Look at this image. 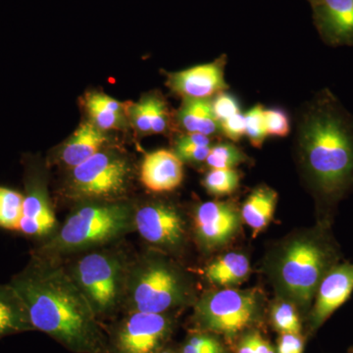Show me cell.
I'll return each instance as SVG.
<instances>
[{"instance_id": "6da1fadb", "label": "cell", "mask_w": 353, "mask_h": 353, "mask_svg": "<svg viewBox=\"0 0 353 353\" xmlns=\"http://www.w3.org/2000/svg\"><path fill=\"white\" fill-rule=\"evenodd\" d=\"M34 331L43 332L75 353H109L108 338L75 281L43 260H32L11 281Z\"/></svg>"}, {"instance_id": "7a4b0ae2", "label": "cell", "mask_w": 353, "mask_h": 353, "mask_svg": "<svg viewBox=\"0 0 353 353\" xmlns=\"http://www.w3.org/2000/svg\"><path fill=\"white\" fill-rule=\"evenodd\" d=\"M301 154L316 189L329 199L353 185V117L330 94L323 92L301 126Z\"/></svg>"}, {"instance_id": "3957f363", "label": "cell", "mask_w": 353, "mask_h": 353, "mask_svg": "<svg viewBox=\"0 0 353 353\" xmlns=\"http://www.w3.org/2000/svg\"><path fill=\"white\" fill-rule=\"evenodd\" d=\"M132 220L131 209L124 203L83 206L67 218L59 233L41 253L72 252L101 245L125 233Z\"/></svg>"}, {"instance_id": "277c9868", "label": "cell", "mask_w": 353, "mask_h": 353, "mask_svg": "<svg viewBox=\"0 0 353 353\" xmlns=\"http://www.w3.org/2000/svg\"><path fill=\"white\" fill-rule=\"evenodd\" d=\"M336 263V253L322 236H307L288 245L279 264V280L292 301L308 307L320 283Z\"/></svg>"}, {"instance_id": "5b68a950", "label": "cell", "mask_w": 353, "mask_h": 353, "mask_svg": "<svg viewBox=\"0 0 353 353\" xmlns=\"http://www.w3.org/2000/svg\"><path fill=\"white\" fill-rule=\"evenodd\" d=\"M189 288L168 262L148 259L134 268L128 282L130 312L165 314L187 301Z\"/></svg>"}, {"instance_id": "8992f818", "label": "cell", "mask_w": 353, "mask_h": 353, "mask_svg": "<svg viewBox=\"0 0 353 353\" xmlns=\"http://www.w3.org/2000/svg\"><path fill=\"white\" fill-rule=\"evenodd\" d=\"M260 314L256 292L227 288L202 297L196 303L194 321L201 332L224 336L232 343L254 326Z\"/></svg>"}, {"instance_id": "52a82bcc", "label": "cell", "mask_w": 353, "mask_h": 353, "mask_svg": "<svg viewBox=\"0 0 353 353\" xmlns=\"http://www.w3.org/2000/svg\"><path fill=\"white\" fill-rule=\"evenodd\" d=\"M119 260L108 253H90L79 260L72 278L87 297L97 318L117 307L122 292Z\"/></svg>"}, {"instance_id": "ba28073f", "label": "cell", "mask_w": 353, "mask_h": 353, "mask_svg": "<svg viewBox=\"0 0 353 353\" xmlns=\"http://www.w3.org/2000/svg\"><path fill=\"white\" fill-rule=\"evenodd\" d=\"M129 174L123 158L101 152L73 168L70 187L79 196L110 199L125 192Z\"/></svg>"}, {"instance_id": "9c48e42d", "label": "cell", "mask_w": 353, "mask_h": 353, "mask_svg": "<svg viewBox=\"0 0 353 353\" xmlns=\"http://www.w3.org/2000/svg\"><path fill=\"white\" fill-rule=\"evenodd\" d=\"M173 324L165 314L130 312L114 329L108 340L109 353L161 352L170 339Z\"/></svg>"}, {"instance_id": "30bf717a", "label": "cell", "mask_w": 353, "mask_h": 353, "mask_svg": "<svg viewBox=\"0 0 353 353\" xmlns=\"http://www.w3.org/2000/svg\"><path fill=\"white\" fill-rule=\"evenodd\" d=\"M241 217L231 202H203L196 208L194 218L199 243L208 250L222 248L238 233Z\"/></svg>"}, {"instance_id": "8fae6325", "label": "cell", "mask_w": 353, "mask_h": 353, "mask_svg": "<svg viewBox=\"0 0 353 353\" xmlns=\"http://www.w3.org/2000/svg\"><path fill=\"white\" fill-rule=\"evenodd\" d=\"M134 226L148 243L161 248H174L185 239V222L172 206L154 203L137 211Z\"/></svg>"}, {"instance_id": "7c38bea8", "label": "cell", "mask_w": 353, "mask_h": 353, "mask_svg": "<svg viewBox=\"0 0 353 353\" xmlns=\"http://www.w3.org/2000/svg\"><path fill=\"white\" fill-rule=\"evenodd\" d=\"M225 65L226 57L223 55L211 63L172 73L168 77V85L185 99H210L228 88L224 78Z\"/></svg>"}, {"instance_id": "4fadbf2b", "label": "cell", "mask_w": 353, "mask_h": 353, "mask_svg": "<svg viewBox=\"0 0 353 353\" xmlns=\"http://www.w3.org/2000/svg\"><path fill=\"white\" fill-rule=\"evenodd\" d=\"M315 27L332 46H353V0H310Z\"/></svg>"}, {"instance_id": "5bb4252c", "label": "cell", "mask_w": 353, "mask_h": 353, "mask_svg": "<svg viewBox=\"0 0 353 353\" xmlns=\"http://www.w3.org/2000/svg\"><path fill=\"white\" fill-rule=\"evenodd\" d=\"M353 292V263L334 265L323 278L310 315L311 331L320 328Z\"/></svg>"}, {"instance_id": "9a60e30c", "label": "cell", "mask_w": 353, "mask_h": 353, "mask_svg": "<svg viewBox=\"0 0 353 353\" xmlns=\"http://www.w3.org/2000/svg\"><path fill=\"white\" fill-rule=\"evenodd\" d=\"M183 162L175 152L159 150L148 153L141 168V181L153 192H169L180 187Z\"/></svg>"}, {"instance_id": "2e32d148", "label": "cell", "mask_w": 353, "mask_h": 353, "mask_svg": "<svg viewBox=\"0 0 353 353\" xmlns=\"http://www.w3.org/2000/svg\"><path fill=\"white\" fill-rule=\"evenodd\" d=\"M57 225V218L51 208L48 194L36 179L30 178L24 194L23 214L18 231L31 238L46 236Z\"/></svg>"}, {"instance_id": "e0dca14e", "label": "cell", "mask_w": 353, "mask_h": 353, "mask_svg": "<svg viewBox=\"0 0 353 353\" xmlns=\"http://www.w3.org/2000/svg\"><path fill=\"white\" fill-rule=\"evenodd\" d=\"M106 141L105 134L94 123H83L65 143L61 152L62 161L70 168H75L101 152Z\"/></svg>"}, {"instance_id": "ac0fdd59", "label": "cell", "mask_w": 353, "mask_h": 353, "mask_svg": "<svg viewBox=\"0 0 353 353\" xmlns=\"http://www.w3.org/2000/svg\"><path fill=\"white\" fill-rule=\"evenodd\" d=\"M34 331L22 299L10 284L0 285V340Z\"/></svg>"}, {"instance_id": "d6986e66", "label": "cell", "mask_w": 353, "mask_h": 353, "mask_svg": "<svg viewBox=\"0 0 353 353\" xmlns=\"http://www.w3.org/2000/svg\"><path fill=\"white\" fill-rule=\"evenodd\" d=\"M128 115L138 131L143 134H163L169 124L166 103L155 95H150L127 108Z\"/></svg>"}, {"instance_id": "ffe728a7", "label": "cell", "mask_w": 353, "mask_h": 353, "mask_svg": "<svg viewBox=\"0 0 353 353\" xmlns=\"http://www.w3.org/2000/svg\"><path fill=\"white\" fill-rule=\"evenodd\" d=\"M178 117L188 134L210 137L221 132L211 99H185Z\"/></svg>"}, {"instance_id": "44dd1931", "label": "cell", "mask_w": 353, "mask_h": 353, "mask_svg": "<svg viewBox=\"0 0 353 353\" xmlns=\"http://www.w3.org/2000/svg\"><path fill=\"white\" fill-rule=\"evenodd\" d=\"M278 194L269 187L256 188L243 202L241 216L253 233L263 231L273 219Z\"/></svg>"}, {"instance_id": "7402d4cb", "label": "cell", "mask_w": 353, "mask_h": 353, "mask_svg": "<svg viewBox=\"0 0 353 353\" xmlns=\"http://www.w3.org/2000/svg\"><path fill=\"white\" fill-rule=\"evenodd\" d=\"M250 272V261L245 255L230 252L208 265L205 276L211 284L232 288L243 282Z\"/></svg>"}, {"instance_id": "603a6c76", "label": "cell", "mask_w": 353, "mask_h": 353, "mask_svg": "<svg viewBox=\"0 0 353 353\" xmlns=\"http://www.w3.org/2000/svg\"><path fill=\"white\" fill-rule=\"evenodd\" d=\"M85 108L101 130L117 129L122 124V104L104 94H90L85 99Z\"/></svg>"}, {"instance_id": "cb8c5ba5", "label": "cell", "mask_w": 353, "mask_h": 353, "mask_svg": "<svg viewBox=\"0 0 353 353\" xmlns=\"http://www.w3.org/2000/svg\"><path fill=\"white\" fill-rule=\"evenodd\" d=\"M23 204L24 194L11 188L0 185V228L9 231L19 230Z\"/></svg>"}, {"instance_id": "d4e9b609", "label": "cell", "mask_w": 353, "mask_h": 353, "mask_svg": "<svg viewBox=\"0 0 353 353\" xmlns=\"http://www.w3.org/2000/svg\"><path fill=\"white\" fill-rule=\"evenodd\" d=\"M210 150V137L188 134L176 141L175 153L183 162H202L206 161Z\"/></svg>"}, {"instance_id": "484cf974", "label": "cell", "mask_w": 353, "mask_h": 353, "mask_svg": "<svg viewBox=\"0 0 353 353\" xmlns=\"http://www.w3.org/2000/svg\"><path fill=\"white\" fill-rule=\"evenodd\" d=\"M241 175L236 169H211L203 179V185L215 196H229L238 190Z\"/></svg>"}, {"instance_id": "4316f807", "label": "cell", "mask_w": 353, "mask_h": 353, "mask_svg": "<svg viewBox=\"0 0 353 353\" xmlns=\"http://www.w3.org/2000/svg\"><path fill=\"white\" fill-rule=\"evenodd\" d=\"M246 161V155L233 143H218L211 148L206 163L211 169H234Z\"/></svg>"}, {"instance_id": "83f0119b", "label": "cell", "mask_w": 353, "mask_h": 353, "mask_svg": "<svg viewBox=\"0 0 353 353\" xmlns=\"http://www.w3.org/2000/svg\"><path fill=\"white\" fill-rule=\"evenodd\" d=\"M271 321L280 334H301V321L294 304L279 301L271 309Z\"/></svg>"}, {"instance_id": "f1b7e54d", "label": "cell", "mask_w": 353, "mask_h": 353, "mask_svg": "<svg viewBox=\"0 0 353 353\" xmlns=\"http://www.w3.org/2000/svg\"><path fill=\"white\" fill-rule=\"evenodd\" d=\"M180 353H227V350L212 334L197 332L187 339Z\"/></svg>"}, {"instance_id": "f546056e", "label": "cell", "mask_w": 353, "mask_h": 353, "mask_svg": "<svg viewBox=\"0 0 353 353\" xmlns=\"http://www.w3.org/2000/svg\"><path fill=\"white\" fill-rule=\"evenodd\" d=\"M264 108L257 104L245 114V136L254 148H260L267 138L264 125Z\"/></svg>"}, {"instance_id": "4dcf8cb0", "label": "cell", "mask_w": 353, "mask_h": 353, "mask_svg": "<svg viewBox=\"0 0 353 353\" xmlns=\"http://www.w3.org/2000/svg\"><path fill=\"white\" fill-rule=\"evenodd\" d=\"M264 125L267 137L284 138L290 130V118L285 110L280 108L264 109Z\"/></svg>"}, {"instance_id": "1f68e13d", "label": "cell", "mask_w": 353, "mask_h": 353, "mask_svg": "<svg viewBox=\"0 0 353 353\" xmlns=\"http://www.w3.org/2000/svg\"><path fill=\"white\" fill-rule=\"evenodd\" d=\"M213 112L218 122L222 123L228 118L241 112L240 103L233 94L220 92L212 101Z\"/></svg>"}, {"instance_id": "d6a6232c", "label": "cell", "mask_w": 353, "mask_h": 353, "mask_svg": "<svg viewBox=\"0 0 353 353\" xmlns=\"http://www.w3.org/2000/svg\"><path fill=\"white\" fill-rule=\"evenodd\" d=\"M221 134H224L230 141L238 143L243 136H245V115L238 113L227 120L220 123Z\"/></svg>"}, {"instance_id": "836d02e7", "label": "cell", "mask_w": 353, "mask_h": 353, "mask_svg": "<svg viewBox=\"0 0 353 353\" xmlns=\"http://www.w3.org/2000/svg\"><path fill=\"white\" fill-rule=\"evenodd\" d=\"M304 339L301 334H281L277 353H303Z\"/></svg>"}, {"instance_id": "e575fe53", "label": "cell", "mask_w": 353, "mask_h": 353, "mask_svg": "<svg viewBox=\"0 0 353 353\" xmlns=\"http://www.w3.org/2000/svg\"><path fill=\"white\" fill-rule=\"evenodd\" d=\"M253 341H254L256 353H277L272 347L271 343L262 338L261 334L257 333V332L253 333Z\"/></svg>"}, {"instance_id": "d590c367", "label": "cell", "mask_w": 353, "mask_h": 353, "mask_svg": "<svg viewBox=\"0 0 353 353\" xmlns=\"http://www.w3.org/2000/svg\"><path fill=\"white\" fill-rule=\"evenodd\" d=\"M236 352L256 353V350H255L254 347V341H253V333L246 334L241 339Z\"/></svg>"}, {"instance_id": "8d00e7d4", "label": "cell", "mask_w": 353, "mask_h": 353, "mask_svg": "<svg viewBox=\"0 0 353 353\" xmlns=\"http://www.w3.org/2000/svg\"><path fill=\"white\" fill-rule=\"evenodd\" d=\"M173 353H178V352H174Z\"/></svg>"}, {"instance_id": "74e56055", "label": "cell", "mask_w": 353, "mask_h": 353, "mask_svg": "<svg viewBox=\"0 0 353 353\" xmlns=\"http://www.w3.org/2000/svg\"><path fill=\"white\" fill-rule=\"evenodd\" d=\"M308 1H310V0H308Z\"/></svg>"}]
</instances>
